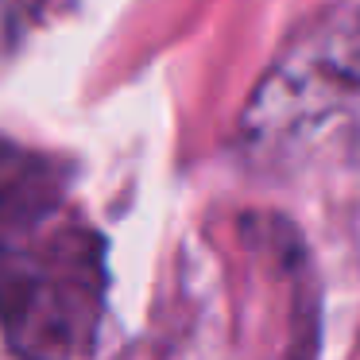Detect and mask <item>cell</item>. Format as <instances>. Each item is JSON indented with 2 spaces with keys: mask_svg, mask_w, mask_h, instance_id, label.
<instances>
[{
  "mask_svg": "<svg viewBox=\"0 0 360 360\" xmlns=\"http://www.w3.org/2000/svg\"><path fill=\"white\" fill-rule=\"evenodd\" d=\"M105 240L58 210L0 229V333L20 360H82L105 314Z\"/></svg>",
  "mask_w": 360,
  "mask_h": 360,
  "instance_id": "obj_1",
  "label": "cell"
},
{
  "mask_svg": "<svg viewBox=\"0 0 360 360\" xmlns=\"http://www.w3.org/2000/svg\"><path fill=\"white\" fill-rule=\"evenodd\" d=\"M360 101V8H337L306 27L271 66L244 112L252 140H283Z\"/></svg>",
  "mask_w": 360,
  "mask_h": 360,
  "instance_id": "obj_2",
  "label": "cell"
}]
</instances>
